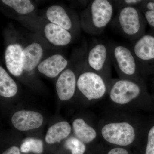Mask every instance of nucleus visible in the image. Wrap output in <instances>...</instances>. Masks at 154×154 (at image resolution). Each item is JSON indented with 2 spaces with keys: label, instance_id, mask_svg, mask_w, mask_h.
<instances>
[{
  "label": "nucleus",
  "instance_id": "f257e3e1",
  "mask_svg": "<svg viewBox=\"0 0 154 154\" xmlns=\"http://www.w3.org/2000/svg\"><path fill=\"white\" fill-rule=\"evenodd\" d=\"M113 2L93 1L82 16V25L84 30L91 34H101L112 21L114 8Z\"/></svg>",
  "mask_w": 154,
  "mask_h": 154
},
{
  "label": "nucleus",
  "instance_id": "f03ea898",
  "mask_svg": "<svg viewBox=\"0 0 154 154\" xmlns=\"http://www.w3.org/2000/svg\"><path fill=\"white\" fill-rule=\"evenodd\" d=\"M145 21L143 14L137 7L128 6L119 10L111 23L122 35L135 41L144 35Z\"/></svg>",
  "mask_w": 154,
  "mask_h": 154
},
{
  "label": "nucleus",
  "instance_id": "7ed1b4c3",
  "mask_svg": "<svg viewBox=\"0 0 154 154\" xmlns=\"http://www.w3.org/2000/svg\"><path fill=\"white\" fill-rule=\"evenodd\" d=\"M111 60L120 79L139 81L140 66L131 48L110 44Z\"/></svg>",
  "mask_w": 154,
  "mask_h": 154
},
{
  "label": "nucleus",
  "instance_id": "20e7f679",
  "mask_svg": "<svg viewBox=\"0 0 154 154\" xmlns=\"http://www.w3.org/2000/svg\"><path fill=\"white\" fill-rule=\"evenodd\" d=\"M108 93L113 103L125 105L140 99L144 94V89L140 80L111 79L108 85Z\"/></svg>",
  "mask_w": 154,
  "mask_h": 154
},
{
  "label": "nucleus",
  "instance_id": "39448f33",
  "mask_svg": "<svg viewBox=\"0 0 154 154\" xmlns=\"http://www.w3.org/2000/svg\"><path fill=\"white\" fill-rule=\"evenodd\" d=\"M108 85L103 77L92 70L83 72L77 82L78 90L89 101L103 98L108 93Z\"/></svg>",
  "mask_w": 154,
  "mask_h": 154
},
{
  "label": "nucleus",
  "instance_id": "423d86ee",
  "mask_svg": "<svg viewBox=\"0 0 154 154\" xmlns=\"http://www.w3.org/2000/svg\"><path fill=\"white\" fill-rule=\"evenodd\" d=\"M87 63L91 70L100 75L109 84L112 63L110 44L99 42L95 45L88 53Z\"/></svg>",
  "mask_w": 154,
  "mask_h": 154
},
{
  "label": "nucleus",
  "instance_id": "0eeeda50",
  "mask_svg": "<svg viewBox=\"0 0 154 154\" xmlns=\"http://www.w3.org/2000/svg\"><path fill=\"white\" fill-rule=\"evenodd\" d=\"M102 137L107 142L119 146H129L134 142V127L126 122H111L105 124L101 131Z\"/></svg>",
  "mask_w": 154,
  "mask_h": 154
},
{
  "label": "nucleus",
  "instance_id": "6e6552de",
  "mask_svg": "<svg viewBox=\"0 0 154 154\" xmlns=\"http://www.w3.org/2000/svg\"><path fill=\"white\" fill-rule=\"evenodd\" d=\"M15 128L21 131H27L40 127L43 123V116L38 112L20 110L16 112L11 119Z\"/></svg>",
  "mask_w": 154,
  "mask_h": 154
},
{
  "label": "nucleus",
  "instance_id": "1a4fd4ad",
  "mask_svg": "<svg viewBox=\"0 0 154 154\" xmlns=\"http://www.w3.org/2000/svg\"><path fill=\"white\" fill-rule=\"evenodd\" d=\"M77 82L75 75L72 70L67 69L61 74L56 84L57 92L60 100L67 101L74 96Z\"/></svg>",
  "mask_w": 154,
  "mask_h": 154
},
{
  "label": "nucleus",
  "instance_id": "9d476101",
  "mask_svg": "<svg viewBox=\"0 0 154 154\" xmlns=\"http://www.w3.org/2000/svg\"><path fill=\"white\" fill-rule=\"evenodd\" d=\"M23 51L21 45L12 44L7 47L5 51L6 67L11 74L19 76L23 72Z\"/></svg>",
  "mask_w": 154,
  "mask_h": 154
},
{
  "label": "nucleus",
  "instance_id": "9b49d317",
  "mask_svg": "<svg viewBox=\"0 0 154 154\" xmlns=\"http://www.w3.org/2000/svg\"><path fill=\"white\" fill-rule=\"evenodd\" d=\"M131 48L141 67L144 62L154 60V36L144 34L134 41Z\"/></svg>",
  "mask_w": 154,
  "mask_h": 154
},
{
  "label": "nucleus",
  "instance_id": "f8f14e48",
  "mask_svg": "<svg viewBox=\"0 0 154 154\" xmlns=\"http://www.w3.org/2000/svg\"><path fill=\"white\" fill-rule=\"evenodd\" d=\"M68 61L63 56L54 54L48 57L38 64V71L48 78L57 76L65 69Z\"/></svg>",
  "mask_w": 154,
  "mask_h": 154
},
{
  "label": "nucleus",
  "instance_id": "ddd939ff",
  "mask_svg": "<svg viewBox=\"0 0 154 154\" xmlns=\"http://www.w3.org/2000/svg\"><path fill=\"white\" fill-rule=\"evenodd\" d=\"M44 33L48 41L55 45H67L71 41V34L67 30L52 23L45 25Z\"/></svg>",
  "mask_w": 154,
  "mask_h": 154
},
{
  "label": "nucleus",
  "instance_id": "4468645a",
  "mask_svg": "<svg viewBox=\"0 0 154 154\" xmlns=\"http://www.w3.org/2000/svg\"><path fill=\"white\" fill-rule=\"evenodd\" d=\"M43 50L41 45L34 42L23 49V69L26 71L33 70L39 64L43 55Z\"/></svg>",
  "mask_w": 154,
  "mask_h": 154
},
{
  "label": "nucleus",
  "instance_id": "2eb2a0df",
  "mask_svg": "<svg viewBox=\"0 0 154 154\" xmlns=\"http://www.w3.org/2000/svg\"><path fill=\"white\" fill-rule=\"evenodd\" d=\"M71 127L66 121L56 123L48 128L45 137V141L49 144L60 142L70 134Z\"/></svg>",
  "mask_w": 154,
  "mask_h": 154
},
{
  "label": "nucleus",
  "instance_id": "dca6fc26",
  "mask_svg": "<svg viewBox=\"0 0 154 154\" xmlns=\"http://www.w3.org/2000/svg\"><path fill=\"white\" fill-rule=\"evenodd\" d=\"M46 17L48 20L68 30H70L72 23L66 11L61 6L53 5L50 7L46 11Z\"/></svg>",
  "mask_w": 154,
  "mask_h": 154
},
{
  "label": "nucleus",
  "instance_id": "f3484780",
  "mask_svg": "<svg viewBox=\"0 0 154 154\" xmlns=\"http://www.w3.org/2000/svg\"><path fill=\"white\" fill-rule=\"evenodd\" d=\"M72 127L76 137L84 143H90L97 137L96 130L82 119H75L72 123Z\"/></svg>",
  "mask_w": 154,
  "mask_h": 154
},
{
  "label": "nucleus",
  "instance_id": "a211bd4d",
  "mask_svg": "<svg viewBox=\"0 0 154 154\" xmlns=\"http://www.w3.org/2000/svg\"><path fill=\"white\" fill-rule=\"evenodd\" d=\"M18 92L14 80L2 67H0V95L5 98L14 97Z\"/></svg>",
  "mask_w": 154,
  "mask_h": 154
},
{
  "label": "nucleus",
  "instance_id": "6ab92c4d",
  "mask_svg": "<svg viewBox=\"0 0 154 154\" xmlns=\"http://www.w3.org/2000/svg\"><path fill=\"white\" fill-rule=\"evenodd\" d=\"M2 2L19 14H29L35 9V7L29 0H2Z\"/></svg>",
  "mask_w": 154,
  "mask_h": 154
},
{
  "label": "nucleus",
  "instance_id": "aec40b11",
  "mask_svg": "<svg viewBox=\"0 0 154 154\" xmlns=\"http://www.w3.org/2000/svg\"><path fill=\"white\" fill-rule=\"evenodd\" d=\"M43 143L37 139H26L21 146V151L24 153L33 152L35 154H40L43 152Z\"/></svg>",
  "mask_w": 154,
  "mask_h": 154
},
{
  "label": "nucleus",
  "instance_id": "412c9836",
  "mask_svg": "<svg viewBox=\"0 0 154 154\" xmlns=\"http://www.w3.org/2000/svg\"><path fill=\"white\" fill-rule=\"evenodd\" d=\"M65 146L71 151L72 154H84L86 150L85 143L76 137L69 138L66 142Z\"/></svg>",
  "mask_w": 154,
  "mask_h": 154
},
{
  "label": "nucleus",
  "instance_id": "4be33fe9",
  "mask_svg": "<svg viewBox=\"0 0 154 154\" xmlns=\"http://www.w3.org/2000/svg\"><path fill=\"white\" fill-rule=\"evenodd\" d=\"M114 7L119 9L128 6H134L137 7L143 1L141 0H124V1H113Z\"/></svg>",
  "mask_w": 154,
  "mask_h": 154
},
{
  "label": "nucleus",
  "instance_id": "5701e85b",
  "mask_svg": "<svg viewBox=\"0 0 154 154\" xmlns=\"http://www.w3.org/2000/svg\"><path fill=\"white\" fill-rule=\"evenodd\" d=\"M145 154H154V126L150 129L148 135Z\"/></svg>",
  "mask_w": 154,
  "mask_h": 154
},
{
  "label": "nucleus",
  "instance_id": "b1692460",
  "mask_svg": "<svg viewBox=\"0 0 154 154\" xmlns=\"http://www.w3.org/2000/svg\"><path fill=\"white\" fill-rule=\"evenodd\" d=\"M143 14L146 21L149 25L154 28V10L146 9H139Z\"/></svg>",
  "mask_w": 154,
  "mask_h": 154
},
{
  "label": "nucleus",
  "instance_id": "393cba45",
  "mask_svg": "<svg viewBox=\"0 0 154 154\" xmlns=\"http://www.w3.org/2000/svg\"><path fill=\"white\" fill-rule=\"evenodd\" d=\"M139 9L143 8L149 10H154V1L153 2H143L137 6Z\"/></svg>",
  "mask_w": 154,
  "mask_h": 154
},
{
  "label": "nucleus",
  "instance_id": "a878e982",
  "mask_svg": "<svg viewBox=\"0 0 154 154\" xmlns=\"http://www.w3.org/2000/svg\"><path fill=\"white\" fill-rule=\"evenodd\" d=\"M107 154H129L125 149L121 147H116L111 149Z\"/></svg>",
  "mask_w": 154,
  "mask_h": 154
},
{
  "label": "nucleus",
  "instance_id": "bb28decb",
  "mask_svg": "<svg viewBox=\"0 0 154 154\" xmlns=\"http://www.w3.org/2000/svg\"><path fill=\"white\" fill-rule=\"evenodd\" d=\"M2 154H21L20 150L18 147L12 146L9 148L7 150L3 152Z\"/></svg>",
  "mask_w": 154,
  "mask_h": 154
}]
</instances>
